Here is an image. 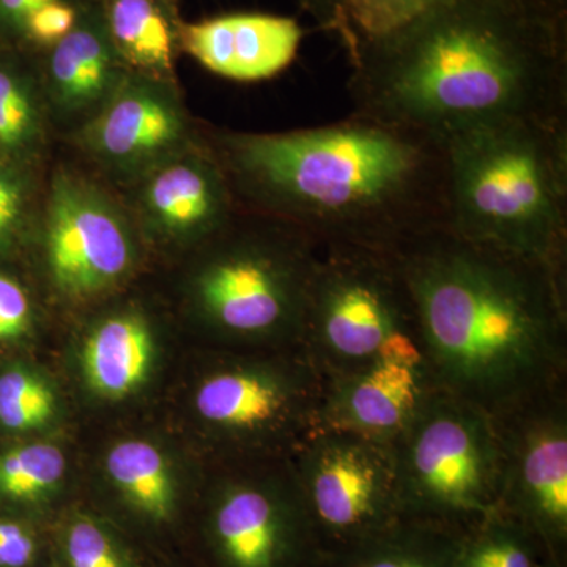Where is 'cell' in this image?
<instances>
[{"instance_id": "6da1fadb", "label": "cell", "mask_w": 567, "mask_h": 567, "mask_svg": "<svg viewBox=\"0 0 567 567\" xmlns=\"http://www.w3.org/2000/svg\"><path fill=\"white\" fill-rule=\"evenodd\" d=\"M205 142L244 210L297 226L320 246L398 254L447 227L445 141L352 112L342 121Z\"/></svg>"}, {"instance_id": "7a4b0ae2", "label": "cell", "mask_w": 567, "mask_h": 567, "mask_svg": "<svg viewBox=\"0 0 567 567\" xmlns=\"http://www.w3.org/2000/svg\"><path fill=\"white\" fill-rule=\"evenodd\" d=\"M350 65L352 112L443 141L506 118H567V11L446 0Z\"/></svg>"}, {"instance_id": "3957f363", "label": "cell", "mask_w": 567, "mask_h": 567, "mask_svg": "<svg viewBox=\"0 0 567 567\" xmlns=\"http://www.w3.org/2000/svg\"><path fill=\"white\" fill-rule=\"evenodd\" d=\"M395 259L440 390L498 416L567 386V276L447 229Z\"/></svg>"}, {"instance_id": "277c9868", "label": "cell", "mask_w": 567, "mask_h": 567, "mask_svg": "<svg viewBox=\"0 0 567 567\" xmlns=\"http://www.w3.org/2000/svg\"><path fill=\"white\" fill-rule=\"evenodd\" d=\"M445 145L446 229L567 276V118L491 122Z\"/></svg>"}, {"instance_id": "5b68a950", "label": "cell", "mask_w": 567, "mask_h": 567, "mask_svg": "<svg viewBox=\"0 0 567 567\" xmlns=\"http://www.w3.org/2000/svg\"><path fill=\"white\" fill-rule=\"evenodd\" d=\"M203 246L189 292L204 322L241 344L300 346L322 246L292 224L244 208Z\"/></svg>"}, {"instance_id": "8992f818", "label": "cell", "mask_w": 567, "mask_h": 567, "mask_svg": "<svg viewBox=\"0 0 567 567\" xmlns=\"http://www.w3.org/2000/svg\"><path fill=\"white\" fill-rule=\"evenodd\" d=\"M300 346L323 379L421 352L412 295L395 254L322 246Z\"/></svg>"}, {"instance_id": "52a82bcc", "label": "cell", "mask_w": 567, "mask_h": 567, "mask_svg": "<svg viewBox=\"0 0 567 567\" xmlns=\"http://www.w3.org/2000/svg\"><path fill=\"white\" fill-rule=\"evenodd\" d=\"M391 451L402 516L465 529L498 507L502 456L484 410L439 388Z\"/></svg>"}, {"instance_id": "ba28073f", "label": "cell", "mask_w": 567, "mask_h": 567, "mask_svg": "<svg viewBox=\"0 0 567 567\" xmlns=\"http://www.w3.org/2000/svg\"><path fill=\"white\" fill-rule=\"evenodd\" d=\"M39 215L44 265L62 298L85 303L128 281L142 238L121 193L99 175L52 167Z\"/></svg>"}, {"instance_id": "9c48e42d", "label": "cell", "mask_w": 567, "mask_h": 567, "mask_svg": "<svg viewBox=\"0 0 567 567\" xmlns=\"http://www.w3.org/2000/svg\"><path fill=\"white\" fill-rule=\"evenodd\" d=\"M324 379L303 347L278 357L229 361L205 375L194 410L238 446H275L290 457L320 429Z\"/></svg>"}, {"instance_id": "30bf717a", "label": "cell", "mask_w": 567, "mask_h": 567, "mask_svg": "<svg viewBox=\"0 0 567 567\" xmlns=\"http://www.w3.org/2000/svg\"><path fill=\"white\" fill-rule=\"evenodd\" d=\"M289 461L320 557L363 543L404 517L391 446L317 429Z\"/></svg>"}, {"instance_id": "8fae6325", "label": "cell", "mask_w": 567, "mask_h": 567, "mask_svg": "<svg viewBox=\"0 0 567 567\" xmlns=\"http://www.w3.org/2000/svg\"><path fill=\"white\" fill-rule=\"evenodd\" d=\"M203 140L181 82L134 73L91 122L69 137L95 174L118 193Z\"/></svg>"}, {"instance_id": "7c38bea8", "label": "cell", "mask_w": 567, "mask_h": 567, "mask_svg": "<svg viewBox=\"0 0 567 567\" xmlns=\"http://www.w3.org/2000/svg\"><path fill=\"white\" fill-rule=\"evenodd\" d=\"M208 567H316L320 551L289 458L218 488L203 522Z\"/></svg>"}, {"instance_id": "4fadbf2b", "label": "cell", "mask_w": 567, "mask_h": 567, "mask_svg": "<svg viewBox=\"0 0 567 567\" xmlns=\"http://www.w3.org/2000/svg\"><path fill=\"white\" fill-rule=\"evenodd\" d=\"M492 417L502 456L498 509L567 557V386Z\"/></svg>"}, {"instance_id": "5bb4252c", "label": "cell", "mask_w": 567, "mask_h": 567, "mask_svg": "<svg viewBox=\"0 0 567 567\" xmlns=\"http://www.w3.org/2000/svg\"><path fill=\"white\" fill-rule=\"evenodd\" d=\"M121 196L142 240L163 245H204L240 208L205 137L159 164Z\"/></svg>"}, {"instance_id": "9a60e30c", "label": "cell", "mask_w": 567, "mask_h": 567, "mask_svg": "<svg viewBox=\"0 0 567 567\" xmlns=\"http://www.w3.org/2000/svg\"><path fill=\"white\" fill-rule=\"evenodd\" d=\"M439 390L423 353L393 354L324 380L320 429L391 446Z\"/></svg>"}, {"instance_id": "2e32d148", "label": "cell", "mask_w": 567, "mask_h": 567, "mask_svg": "<svg viewBox=\"0 0 567 567\" xmlns=\"http://www.w3.org/2000/svg\"><path fill=\"white\" fill-rule=\"evenodd\" d=\"M43 55L41 92L52 132L65 140L106 106L130 74L112 44L100 0Z\"/></svg>"}, {"instance_id": "e0dca14e", "label": "cell", "mask_w": 567, "mask_h": 567, "mask_svg": "<svg viewBox=\"0 0 567 567\" xmlns=\"http://www.w3.org/2000/svg\"><path fill=\"white\" fill-rule=\"evenodd\" d=\"M300 22L270 13H227L183 22L182 54L240 82L270 80L292 65L305 39Z\"/></svg>"}, {"instance_id": "ac0fdd59", "label": "cell", "mask_w": 567, "mask_h": 567, "mask_svg": "<svg viewBox=\"0 0 567 567\" xmlns=\"http://www.w3.org/2000/svg\"><path fill=\"white\" fill-rule=\"evenodd\" d=\"M104 24L130 73L181 82V0H100Z\"/></svg>"}, {"instance_id": "d6986e66", "label": "cell", "mask_w": 567, "mask_h": 567, "mask_svg": "<svg viewBox=\"0 0 567 567\" xmlns=\"http://www.w3.org/2000/svg\"><path fill=\"white\" fill-rule=\"evenodd\" d=\"M82 372L93 393L107 399L133 394L151 374L155 334L137 308L96 320L81 349Z\"/></svg>"}, {"instance_id": "ffe728a7", "label": "cell", "mask_w": 567, "mask_h": 567, "mask_svg": "<svg viewBox=\"0 0 567 567\" xmlns=\"http://www.w3.org/2000/svg\"><path fill=\"white\" fill-rule=\"evenodd\" d=\"M462 533L404 516L363 543L322 555L316 567H454Z\"/></svg>"}, {"instance_id": "44dd1931", "label": "cell", "mask_w": 567, "mask_h": 567, "mask_svg": "<svg viewBox=\"0 0 567 567\" xmlns=\"http://www.w3.org/2000/svg\"><path fill=\"white\" fill-rule=\"evenodd\" d=\"M106 468L123 503L141 525L169 528L177 518V492L162 451L145 440H125L110 451Z\"/></svg>"}, {"instance_id": "7402d4cb", "label": "cell", "mask_w": 567, "mask_h": 567, "mask_svg": "<svg viewBox=\"0 0 567 567\" xmlns=\"http://www.w3.org/2000/svg\"><path fill=\"white\" fill-rule=\"evenodd\" d=\"M50 136L54 132L39 76L0 65V159L35 167Z\"/></svg>"}, {"instance_id": "603a6c76", "label": "cell", "mask_w": 567, "mask_h": 567, "mask_svg": "<svg viewBox=\"0 0 567 567\" xmlns=\"http://www.w3.org/2000/svg\"><path fill=\"white\" fill-rule=\"evenodd\" d=\"M548 554L532 529L496 507L464 529L454 567H543Z\"/></svg>"}, {"instance_id": "cb8c5ba5", "label": "cell", "mask_w": 567, "mask_h": 567, "mask_svg": "<svg viewBox=\"0 0 567 567\" xmlns=\"http://www.w3.org/2000/svg\"><path fill=\"white\" fill-rule=\"evenodd\" d=\"M52 546L54 567H145L121 528L85 511L62 518Z\"/></svg>"}, {"instance_id": "d4e9b609", "label": "cell", "mask_w": 567, "mask_h": 567, "mask_svg": "<svg viewBox=\"0 0 567 567\" xmlns=\"http://www.w3.org/2000/svg\"><path fill=\"white\" fill-rule=\"evenodd\" d=\"M446 0H341L334 32L349 61L368 44L390 35Z\"/></svg>"}, {"instance_id": "484cf974", "label": "cell", "mask_w": 567, "mask_h": 567, "mask_svg": "<svg viewBox=\"0 0 567 567\" xmlns=\"http://www.w3.org/2000/svg\"><path fill=\"white\" fill-rule=\"evenodd\" d=\"M61 447L33 443L0 457V496L22 505H41L54 496L65 476Z\"/></svg>"}, {"instance_id": "4316f807", "label": "cell", "mask_w": 567, "mask_h": 567, "mask_svg": "<svg viewBox=\"0 0 567 567\" xmlns=\"http://www.w3.org/2000/svg\"><path fill=\"white\" fill-rule=\"evenodd\" d=\"M55 413V395L39 375L11 369L0 375V423L10 431L43 427Z\"/></svg>"}, {"instance_id": "83f0119b", "label": "cell", "mask_w": 567, "mask_h": 567, "mask_svg": "<svg viewBox=\"0 0 567 567\" xmlns=\"http://www.w3.org/2000/svg\"><path fill=\"white\" fill-rule=\"evenodd\" d=\"M33 166L0 159V249L17 240L35 200Z\"/></svg>"}, {"instance_id": "f1b7e54d", "label": "cell", "mask_w": 567, "mask_h": 567, "mask_svg": "<svg viewBox=\"0 0 567 567\" xmlns=\"http://www.w3.org/2000/svg\"><path fill=\"white\" fill-rule=\"evenodd\" d=\"M95 3V2H93ZM74 2H51L29 14L22 25L21 39L28 41L37 51H50L63 37L73 31L89 7Z\"/></svg>"}, {"instance_id": "f546056e", "label": "cell", "mask_w": 567, "mask_h": 567, "mask_svg": "<svg viewBox=\"0 0 567 567\" xmlns=\"http://www.w3.org/2000/svg\"><path fill=\"white\" fill-rule=\"evenodd\" d=\"M43 548V537L31 522L0 517V567H37Z\"/></svg>"}, {"instance_id": "4dcf8cb0", "label": "cell", "mask_w": 567, "mask_h": 567, "mask_svg": "<svg viewBox=\"0 0 567 567\" xmlns=\"http://www.w3.org/2000/svg\"><path fill=\"white\" fill-rule=\"evenodd\" d=\"M33 305L28 289L9 275L0 274V341L21 338L31 330Z\"/></svg>"}, {"instance_id": "1f68e13d", "label": "cell", "mask_w": 567, "mask_h": 567, "mask_svg": "<svg viewBox=\"0 0 567 567\" xmlns=\"http://www.w3.org/2000/svg\"><path fill=\"white\" fill-rule=\"evenodd\" d=\"M51 2H74L89 6L96 0H0V24L21 37L22 25L29 14Z\"/></svg>"}, {"instance_id": "d6a6232c", "label": "cell", "mask_w": 567, "mask_h": 567, "mask_svg": "<svg viewBox=\"0 0 567 567\" xmlns=\"http://www.w3.org/2000/svg\"><path fill=\"white\" fill-rule=\"evenodd\" d=\"M300 9L316 21L322 31L334 32L341 0H297Z\"/></svg>"}, {"instance_id": "836d02e7", "label": "cell", "mask_w": 567, "mask_h": 567, "mask_svg": "<svg viewBox=\"0 0 567 567\" xmlns=\"http://www.w3.org/2000/svg\"><path fill=\"white\" fill-rule=\"evenodd\" d=\"M543 567H567V557H563V555L548 554Z\"/></svg>"}, {"instance_id": "e575fe53", "label": "cell", "mask_w": 567, "mask_h": 567, "mask_svg": "<svg viewBox=\"0 0 567 567\" xmlns=\"http://www.w3.org/2000/svg\"><path fill=\"white\" fill-rule=\"evenodd\" d=\"M539 2L546 3L555 10L567 11V0H539Z\"/></svg>"}]
</instances>
